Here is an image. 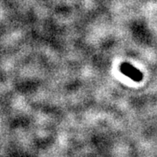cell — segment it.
Segmentation results:
<instances>
[{"label": "cell", "mask_w": 157, "mask_h": 157, "mask_svg": "<svg viewBox=\"0 0 157 157\" xmlns=\"http://www.w3.org/2000/svg\"><path fill=\"white\" fill-rule=\"evenodd\" d=\"M121 72L123 73L124 75H126L127 77H128L135 81H140L143 77L140 71H139L137 68H135L128 63H123L121 66Z\"/></svg>", "instance_id": "cell-1"}]
</instances>
